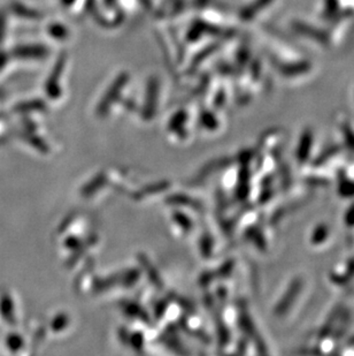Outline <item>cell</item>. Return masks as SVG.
<instances>
[{
  "label": "cell",
  "mask_w": 354,
  "mask_h": 356,
  "mask_svg": "<svg viewBox=\"0 0 354 356\" xmlns=\"http://www.w3.org/2000/svg\"><path fill=\"white\" fill-rule=\"evenodd\" d=\"M301 289V279H296L294 282H291L290 287L287 289V292L285 293V296L282 298L281 301L278 303V307H276V314L278 315H284V314L287 313V309L292 306V303H294V300L297 298L298 294H299V291Z\"/></svg>",
  "instance_id": "6da1fadb"
},
{
  "label": "cell",
  "mask_w": 354,
  "mask_h": 356,
  "mask_svg": "<svg viewBox=\"0 0 354 356\" xmlns=\"http://www.w3.org/2000/svg\"><path fill=\"white\" fill-rule=\"evenodd\" d=\"M311 135L305 134V136L301 138V145L298 147V159L301 161L307 159L308 156H310V150H311Z\"/></svg>",
  "instance_id": "7a4b0ae2"
},
{
  "label": "cell",
  "mask_w": 354,
  "mask_h": 356,
  "mask_svg": "<svg viewBox=\"0 0 354 356\" xmlns=\"http://www.w3.org/2000/svg\"><path fill=\"white\" fill-rule=\"evenodd\" d=\"M328 234H329V229H328L327 226H317V229L312 233V243L319 245L321 242L326 241V238H328Z\"/></svg>",
  "instance_id": "3957f363"
}]
</instances>
